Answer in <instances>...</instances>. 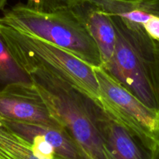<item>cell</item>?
Segmentation results:
<instances>
[{
  "label": "cell",
  "instance_id": "15",
  "mask_svg": "<svg viewBox=\"0 0 159 159\" xmlns=\"http://www.w3.org/2000/svg\"><path fill=\"white\" fill-rule=\"evenodd\" d=\"M151 159H159V138L155 141L152 150V155Z\"/></svg>",
  "mask_w": 159,
  "mask_h": 159
},
{
  "label": "cell",
  "instance_id": "3",
  "mask_svg": "<svg viewBox=\"0 0 159 159\" xmlns=\"http://www.w3.org/2000/svg\"><path fill=\"white\" fill-rule=\"evenodd\" d=\"M0 32L16 60L28 73L33 70L50 73L99 103L93 67L50 42L1 23Z\"/></svg>",
  "mask_w": 159,
  "mask_h": 159
},
{
  "label": "cell",
  "instance_id": "1",
  "mask_svg": "<svg viewBox=\"0 0 159 159\" xmlns=\"http://www.w3.org/2000/svg\"><path fill=\"white\" fill-rule=\"evenodd\" d=\"M110 17L116 45L111 59L101 67L146 107L159 112V41L142 25Z\"/></svg>",
  "mask_w": 159,
  "mask_h": 159
},
{
  "label": "cell",
  "instance_id": "8",
  "mask_svg": "<svg viewBox=\"0 0 159 159\" xmlns=\"http://www.w3.org/2000/svg\"><path fill=\"white\" fill-rule=\"evenodd\" d=\"M71 10L83 22L97 46L102 65L107 64L113 56L116 40V30L110 16L91 0H86Z\"/></svg>",
  "mask_w": 159,
  "mask_h": 159
},
{
  "label": "cell",
  "instance_id": "5",
  "mask_svg": "<svg viewBox=\"0 0 159 159\" xmlns=\"http://www.w3.org/2000/svg\"><path fill=\"white\" fill-rule=\"evenodd\" d=\"M93 70L102 107L141 137L155 143L159 138V112L146 107L102 67H93Z\"/></svg>",
  "mask_w": 159,
  "mask_h": 159
},
{
  "label": "cell",
  "instance_id": "4",
  "mask_svg": "<svg viewBox=\"0 0 159 159\" xmlns=\"http://www.w3.org/2000/svg\"><path fill=\"white\" fill-rule=\"evenodd\" d=\"M29 74L54 117L88 158L109 159L100 136L84 108L81 92L46 71L33 70Z\"/></svg>",
  "mask_w": 159,
  "mask_h": 159
},
{
  "label": "cell",
  "instance_id": "12",
  "mask_svg": "<svg viewBox=\"0 0 159 159\" xmlns=\"http://www.w3.org/2000/svg\"><path fill=\"white\" fill-rule=\"evenodd\" d=\"M0 158L64 159L57 155H43L34 152L29 143L21 139L0 124Z\"/></svg>",
  "mask_w": 159,
  "mask_h": 159
},
{
  "label": "cell",
  "instance_id": "6",
  "mask_svg": "<svg viewBox=\"0 0 159 159\" xmlns=\"http://www.w3.org/2000/svg\"><path fill=\"white\" fill-rule=\"evenodd\" d=\"M84 108L96 127L109 159H151L155 142L118 120L100 103L81 93Z\"/></svg>",
  "mask_w": 159,
  "mask_h": 159
},
{
  "label": "cell",
  "instance_id": "11",
  "mask_svg": "<svg viewBox=\"0 0 159 159\" xmlns=\"http://www.w3.org/2000/svg\"><path fill=\"white\" fill-rule=\"evenodd\" d=\"M31 76L11 53L0 32V92L15 85H33Z\"/></svg>",
  "mask_w": 159,
  "mask_h": 159
},
{
  "label": "cell",
  "instance_id": "9",
  "mask_svg": "<svg viewBox=\"0 0 159 159\" xmlns=\"http://www.w3.org/2000/svg\"><path fill=\"white\" fill-rule=\"evenodd\" d=\"M0 124L21 139L25 140L33 135L41 137L54 148L56 155L61 158L89 159L65 128L2 120H0Z\"/></svg>",
  "mask_w": 159,
  "mask_h": 159
},
{
  "label": "cell",
  "instance_id": "14",
  "mask_svg": "<svg viewBox=\"0 0 159 159\" xmlns=\"http://www.w3.org/2000/svg\"><path fill=\"white\" fill-rule=\"evenodd\" d=\"M144 30L151 38L159 41V16H153L144 25Z\"/></svg>",
  "mask_w": 159,
  "mask_h": 159
},
{
  "label": "cell",
  "instance_id": "10",
  "mask_svg": "<svg viewBox=\"0 0 159 159\" xmlns=\"http://www.w3.org/2000/svg\"><path fill=\"white\" fill-rule=\"evenodd\" d=\"M103 12L135 24L144 25L159 16V0H91Z\"/></svg>",
  "mask_w": 159,
  "mask_h": 159
},
{
  "label": "cell",
  "instance_id": "16",
  "mask_svg": "<svg viewBox=\"0 0 159 159\" xmlns=\"http://www.w3.org/2000/svg\"><path fill=\"white\" fill-rule=\"evenodd\" d=\"M8 0H0V11L2 9H3V8L5 7V6L6 5V2H7Z\"/></svg>",
  "mask_w": 159,
  "mask_h": 159
},
{
  "label": "cell",
  "instance_id": "13",
  "mask_svg": "<svg viewBox=\"0 0 159 159\" xmlns=\"http://www.w3.org/2000/svg\"><path fill=\"white\" fill-rule=\"evenodd\" d=\"M86 0H27L26 6L42 12H54L68 10Z\"/></svg>",
  "mask_w": 159,
  "mask_h": 159
},
{
  "label": "cell",
  "instance_id": "7",
  "mask_svg": "<svg viewBox=\"0 0 159 159\" xmlns=\"http://www.w3.org/2000/svg\"><path fill=\"white\" fill-rule=\"evenodd\" d=\"M0 120L64 128L33 85H15L0 92Z\"/></svg>",
  "mask_w": 159,
  "mask_h": 159
},
{
  "label": "cell",
  "instance_id": "17",
  "mask_svg": "<svg viewBox=\"0 0 159 159\" xmlns=\"http://www.w3.org/2000/svg\"><path fill=\"white\" fill-rule=\"evenodd\" d=\"M0 159H2V158H0Z\"/></svg>",
  "mask_w": 159,
  "mask_h": 159
},
{
  "label": "cell",
  "instance_id": "2",
  "mask_svg": "<svg viewBox=\"0 0 159 159\" xmlns=\"http://www.w3.org/2000/svg\"><path fill=\"white\" fill-rule=\"evenodd\" d=\"M0 23L50 42L90 66L102 65L97 46L83 22L71 9L42 12L20 2L5 11Z\"/></svg>",
  "mask_w": 159,
  "mask_h": 159
}]
</instances>
